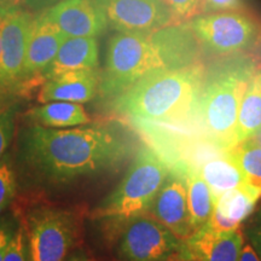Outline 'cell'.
Here are the masks:
<instances>
[{"label":"cell","instance_id":"12","mask_svg":"<svg viewBox=\"0 0 261 261\" xmlns=\"http://www.w3.org/2000/svg\"><path fill=\"white\" fill-rule=\"evenodd\" d=\"M33 16L15 9L2 23L0 84L9 85L23 77V67Z\"/></svg>","mask_w":261,"mask_h":261},{"label":"cell","instance_id":"33","mask_svg":"<svg viewBox=\"0 0 261 261\" xmlns=\"http://www.w3.org/2000/svg\"><path fill=\"white\" fill-rule=\"evenodd\" d=\"M68 261H92L89 256H86L85 254H75L70 257Z\"/></svg>","mask_w":261,"mask_h":261},{"label":"cell","instance_id":"19","mask_svg":"<svg viewBox=\"0 0 261 261\" xmlns=\"http://www.w3.org/2000/svg\"><path fill=\"white\" fill-rule=\"evenodd\" d=\"M261 130V68L254 71L246 91L238 112L234 142L240 143L253 138Z\"/></svg>","mask_w":261,"mask_h":261},{"label":"cell","instance_id":"26","mask_svg":"<svg viewBox=\"0 0 261 261\" xmlns=\"http://www.w3.org/2000/svg\"><path fill=\"white\" fill-rule=\"evenodd\" d=\"M15 130V110L12 108L0 109V159L9 148Z\"/></svg>","mask_w":261,"mask_h":261},{"label":"cell","instance_id":"24","mask_svg":"<svg viewBox=\"0 0 261 261\" xmlns=\"http://www.w3.org/2000/svg\"><path fill=\"white\" fill-rule=\"evenodd\" d=\"M4 261H29L28 237L24 227L16 228L6 250Z\"/></svg>","mask_w":261,"mask_h":261},{"label":"cell","instance_id":"27","mask_svg":"<svg viewBox=\"0 0 261 261\" xmlns=\"http://www.w3.org/2000/svg\"><path fill=\"white\" fill-rule=\"evenodd\" d=\"M240 8V0H203L201 15L223 11H237Z\"/></svg>","mask_w":261,"mask_h":261},{"label":"cell","instance_id":"7","mask_svg":"<svg viewBox=\"0 0 261 261\" xmlns=\"http://www.w3.org/2000/svg\"><path fill=\"white\" fill-rule=\"evenodd\" d=\"M117 253L126 261L177 259L182 240L148 214L136 218L119 234Z\"/></svg>","mask_w":261,"mask_h":261},{"label":"cell","instance_id":"4","mask_svg":"<svg viewBox=\"0 0 261 261\" xmlns=\"http://www.w3.org/2000/svg\"><path fill=\"white\" fill-rule=\"evenodd\" d=\"M169 169L149 146L139 150L125 177L115 190L100 202L92 218L108 237H119L136 218L149 214L156 195L167 178Z\"/></svg>","mask_w":261,"mask_h":261},{"label":"cell","instance_id":"9","mask_svg":"<svg viewBox=\"0 0 261 261\" xmlns=\"http://www.w3.org/2000/svg\"><path fill=\"white\" fill-rule=\"evenodd\" d=\"M116 32L151 33L177 23L163 0H96Z\"/></svg>","mask_w":261,"mask_h":261},{"label":"cell","instance_id":"36","mask_svg":"<svg viewBox=\"0 0 261 261\" xmlns=\"http://www.w3.org/2000/svg\"><path fill=\"white\" fill-rule=\"evenodd\" d=\"M189 261H195V260H189Z\"/></svg>","mask_w":261,"mask_h":261},{"label":"cell","instance_id":"28","mask_svg":"<svg viewBox=\"0 0 261 261\" xmlns=\"http://www.w3.org/2000/svg\"><path fill=\"white\" fill-rule=\"evenodd\" d=\"M246 238L248 242L252 244L261 261V217L247 227Z\"/></svg>","mask_w":261,"mask_h":261},{"label":"cell","instance_id":"30","mask_svg":"<svg viewBox=\"0 0 261 261\" xmlns=\"http://www.w3.org/2000/svg\"><path fill=\"white\" fill-rule=\"evenodd\" d=\"M11 6L17 9L18 6H24L29 9H44L47 6H54L57 0H5Z\"/></svg>","mask_w":261,"mask_h":261},{"label":"cell","instance_id":"1","mask_svg":"<svg viewBox=\"0 0 261 261\" xmlns=\"http://www.w3.org/2000/svg\"><path fill=\"white\" fill-rule=\"evenodd\" d=\"M130 154L127 137L116 125L50 128L38 123L21 136L19 156L38 180L63 185L117 167Z\"/></svg>","mask_w":261,"mask_h":261},{"label":"cell","instance_id":"13","mask_svg":"<svg viewBox=\"0 0 261 261\" xmlns=\"http://www.w3.org/2000/svg\"><path fill=\"white\" fill-rule=\"evenodd\" d=\"M47 12L67 37L97 38L108 25L96 0H58Z\"/></svg>","mask_w":261,"mask_h":261},{"label":"cell","instance_id":"16","mask_svg":"<svg viewBox=\"0 0 261 261\" xmlns=\"http://www.w3.org/2000/svg\"><path fill=\"white\" fill-rule=\"evenodd\" d=\"M100 77L96 69L70 70L50 77L39 93V102L86 103L96 97Z\"/></svg>","mask_w":261,"mask_h":261},{"label":"cell","instance_id":"29","mask_svg":"<svg viewBox=\"0 0 261 261\" xmlns=\"http://www.w3.org/2000/svg\"><path fill=\"white\" fill-rule=\"evenodd\" d=\"M15 230L10 224L0 223V261H4L6 250Z\"/></svg>","mask_w":261,"mask_h":261},{"label":"cell","instance_id":"35","mask_svg":"<svg viewBox=\"0 0 261 261\" xmlns=\"http://www.w3.org/2000/svg\"><path fill=\"white\" fill-rule=\"evenodd\" d=\"M0 71H2V24H0Z\"/></svg>","mask_w":261,"mask_h":261},{"label":"cell","instance_id":"17","mask_svg":"<svg viewBox=\"0 0 261 261\" xmlns=\"http://www.w3.org/2000/svg\"><path fill=\"white\" fill-rule=\"evenodd\" d=\"M98 65V42L91 37H67L56 57L45 69L47 79L70 70L96 69Z\"/></svg>","mask_w":261,"mask_h":261},{"label":"cell","instance_id":"2","mask_svg":"<svg viewBox=\"0 0 261 261\" xmlns=\"http://www.w3.org/2000/svg\"><path fill=\"white\" fill-rule=\"evenodd\" d=\"M205 67L195 63L148 73L116 98V109L136 127L163 123L198 125V100Z\"/></svg>","mask_w":261,"mask_h":261},{"label":"cell","instance_id":"31","mask_svg":"<svg viewBox=\"0 0 261 261\" xmlns=\"http://www.w3.org/2000/svg\"><path fill=\"white\" fill-rule=\"evenodd\" d=\"M240 261H260L259 256L254 248L252 247V244L247 241H244V244L242 247V252H241V256H240Z\"/></svg>","mask_w":261,"mask_h":261},{"label":"cell","instance_id":"5","mask_svg":"<svg viewBox=\"0 0 261 261\" xmlns=\"http://www.w3.org/2000/svg\"><path fill=\"white\" fill-rule=\"evenodd\" d=\"M165 69L151 33L117 32L108 44L106 69L99 90L104 97L117 98L144 75Z\"/></svg>","mask_w":261,"mask_h":261},{"label":"cell","instance_id":"34","mask_svg":"<svg viewBox=\"0 0 261 261\" xmlns=\"http://www.w3.org/2000/svg\"><path fill=\"white\" fill-rule=\"evenodd\" d=\"M253 140L254 143H255V144H257V145H260L261 146V130L259 133H257V135H255L253 137V138H250Z\"/></svg>","mask_w":261,"mask_h":261},{"label":"cell","instance_id":"20","mask_svg":"<svg viewBox=\"0 0 261 261\" xmlns=\"http://www.w3.org/2000/svg\"><path fill=\"white\" fill-rule=\"evenodd\" d=\"M29 117L38 125L50 128H69L87 125L90 116L80 103L47 102L29 112Z\"/></svg>","mask_w":261,"mask_h":261},{"label":"cell","instance_id":"11","mask_svg":"<svg viewBox=\"0 0 261 261\" xmlns=\"http://www.w3.org/2000/svg\"><path fill=\"white\" fill-rule=\"evenodd\" d=\"M244 241L241 228L221 232L203 225L182 240L177 261H240Z\"/></svg>","mask_w":261,"mask_h":261},{"label":"cell","instance_id":"23","mask_svg":"<svg viewBox=\"0 0 261 261\" xmlns=\"http://www.w3.org/2000/svg\"><path fill=\"white\" fill-rule=\"evenodd\" d=\"M17 182L14 169L9 163H0V213L5 210L15 197Z\"/></svg>","mask_w":261,"mask_h":261},{"label":"cell","instance_id":"32","mask_svg":"<svg viewBox=\"0 0 261 261\" xmlns=\"http://www.w3.org/2000/svg\"><path fill=\"white\" fill-rule=\"evenodd\" d=\"M16 8H14V6H11L10 4H8V3L5 2H0V24L3 23V21L8 17V16L11 14L12 11H14Z\"/></svg>","mask_w":261,"mask_h":261},{"label":"cell","instance_id":"14","mask_svg":"<svg viewBox=\"0 0 261 261\" xmlns=\"http://www.w3.org/2000/svg\"><path fill=\"white\" fill-rule=\"evenodd\" d=\"M67 35L55 23L47 10L33 18L29 32L23 77L44 71L56 57Z\"/></svg>","mask_w":261,"mask_h":261},{"label":"cell","instance_id":"21","mask_svg":"<svg viewBox=\"0 0 261 261\" xmlns=\"http://www.w3.org/2000/svg\"><path fill=\"white\" fill-rule=\"evenodd\" d=\"M188 205L192 233L201 228L211 218L215 200L198 169L190 166L187 171Z\"/></svg>","mask_w":261,"mask_h":261},{"label":"cell","instance_id":"8","mask_svg":"<svg viewBox=\"0 0 261 261\" xmlns=\"http://www.w3.org/2000/svg\"><path fill=\"white\" fill-rule=\"evenodd\" d=\"M29 261H63L73 246L76 223L67 211L45 208L28 220Z\"/></svg>","mask_w":261,"mask_h":261},{"label":"cell","instance_id":"25","mask_svg":"<svg viewBox=\"0 0 261 261\" xmlns=\"http://www.w3.org/2000/svg\"><path fill=\"white\" fill-rule=\"evenodd\" d=\"M178 22L201 15L203 0H163Z\"/></svg>","mask_w":261,"mask_h":261},{"label":"cell","instance_id":"15","mask_svg":"<svg viewBox=\"0 0 261 261\" xmlns=\"http://www.w3.org/2000/svg\"><path fill=\"white\" fill-rule=\"evenodd\" d=\"M261 197V190L242 185L227 190L217 198L211 218L204 225L214 231H233L253 213Z\"/></svg>","mask_w":261,"mask_h":261},{"label":"cell","instance_id":"22","mask_svg":"<svg viewBox=\"0 0 261 261\" xmlns=\"http://www.w3.org/2000/svg\"><path fill=\"white\" fill-rule=\"evenodd\" d=\"M227 151L243 172L247 184L261 190V146L248 139Z\"/></svg>","mask_w":261,"mask_h":261},{"label":"cell","instance_id":"6","mask_svg":"<svg viewBox=\"0 0 261 261\" xmlns=\"http://www.w3.org/2000/svg\"><path fill=\"white\" fill-rule=\"evenodd\" d=\"M188 24L202 48L221 57L243 54L256 44L260 35L255 19L240 11L197 15Z\"/></svg>","mask_w":261,"mask_h":261},{"label":"cell","instance_id":"18","mask_svg":"<svg viewBox=\"0 0 261 261\" xmlns=\"http://www.w3.org/2000/svg\"><path fill=\"white\" fill-rule=\"evenodd\" d=\"M197 169L210 187L215 201L223 192L247 184L243 172L227 150L203 160Z\"/></svg>","mask_w":261,"mask_h":261},{"label":"cell","instance_id":"10","mask_svg":"<svg viewBox=\"0 0 261 261\" xmlns=\"http://www.w3.org/2000/svg\"><path fill=\"white\" fill-rule=\"evenodd\" d=\"M188 167L169 168L168 175L156 195L149 214L169 228L180 240L192 234L188 205Z\"/></svg>","mask_w":261,"mask_h":261},{"label":"cell","instance_id":"3","mask_svg":"<svg viewBox=\"0 0 261 261\" xmlns=\"http://www.w3.org/2000/svg\"><path fill=\"white\" fill-rule=\"evenodd\" d=\"M256 63L248 55L226 56L205 68L198 100V125L204 142L226 151L236 146L238 112Z\"/></svg>","mask_w":261,"mask_h":261}]
</instances>
